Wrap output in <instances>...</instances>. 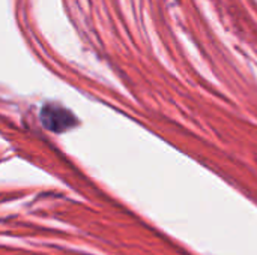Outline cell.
Wrapping results in <instances>:
<instances>
[{
  "mask_svg": "<svg viewBox=\"0 0 257 255\" xmlns=\"http://www.w3.org/2000/svg\"><path fill=\"white\" fill-rule=\"evenodd\" d=\"M41 120L47 129L54 132H63L75 123V117L72 113H69L60 105H53V104L44 105L41 111Z\"/></svg>",
  "mask_w": 257,
  "mask_h": 255,
  "instance_id": "cell-1",
  "label": "cell"
}]
</instances>
